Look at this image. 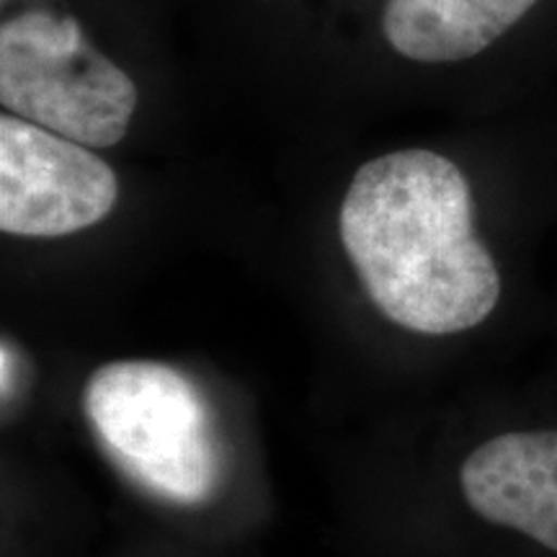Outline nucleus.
I'll return each instance as SVG.
<instances>
[{
  "label": "nucleus",
  "mask_w": 557,
  "mask_h": 557,
  "mask_svg": "<svg viewBox=\"0 0 557 557\" xmlns=\"http://www.w3.org/2000/svg\"><path fill=\"white\" fill-rule=\"evenodd\" d=\"M338 233L374 308L400 329L455 336L496 310L500 271L475 235L470 184L434 150L361 165L341 201Z\"/></svg>",
  "instance_id": "1"
},
{
  "label": "nucleus",
  "mask_w": 557,
  "mask_h": 557,
  "mask_svg": "<svg viewBox=\"0 0 557 557\" xmlns=\"http://www.w3.org/2000/svg\"><path fill=\"white\" fill-rule=\"evenodd\" d=\"M86 416L116 462L158 496L199 504L218 483L209 410L178 369L109 361L86 382Z\"/></svg>",
  "instance_id": "2"
},
{
  "label": "nucleus",
  "mask_w": 557,
  "mask_h": 557,
  "mask_svg": "<svg viewBox=\"0 0 557 557\" xmlns=\"http://www.w3.org/2000/svg\"><path fill=\"white\" fill-rule=\"evenodd\" d=\"M137 99L73 16L26 11L0 26V103L13 116L96 150L122 143Z\"/></svg>",
  "instance_id": "3"
},
{
  "label": "nucleus",
  "mask_w": 557,
  "mask_h": 557,
  "mask_svg": "<svg viewBox=\"0 0 557 557\" xmlns=\"http://www.w3.org/2000/svg\"><path fill=\"white\" fill-rule=\"evenodd\" d=\"M120 181L86 145L21 116H0V230L16 238H65L107 220Z\"/></svg>",
  "instance_id": "4"
},
{
  "label": "nucleus",
  "mask_w": 557,
  "mask_h": 557,
  "mask_svg": "<svg viewBox=\"0 0 557 557\" xmlns=\"http://www.w3.org/2000/svg\"><path fill=\"white\" fill-rule=\"evenodd\" d=\"M459 485L480 519L557 553V431L487 438L462 462Z\"/></svg>",
  "instance_id": "5"
},
{
  "label": "nucleus",
  "mask_w": 557,
  "mask_h": 557,
  "mask_svg": "<svg viewBox=\"0 0 557 557\" xmlns=\"http://www.w3.org/2000/svg\"><path fill=\"white\" fill-rule=\"evenodd\" d=\"M540 0H387L382 34L400 58L447 65L485 52Z\"/></svg>",
  "instance_id": "6"
}]
</instances>
